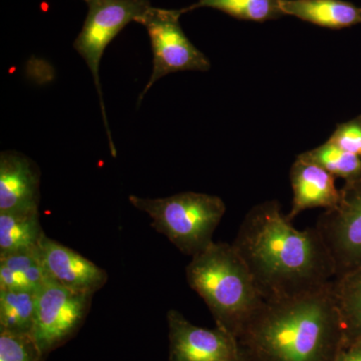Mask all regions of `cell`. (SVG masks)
Wrapping results in <instances>:
<instances>
[{
  "label": "cell",
  "instance_id": "cell-1",
  "mask_svg": "<svg viewBox=\"0 0 361 361\" xmlns=\"http://www.w3.org/2000/svg\"><path fill=\"white\" fill-rule=\"evenodd\" d=\"M232 245L265 301L310 293L336 277L334 260L315 226L296 229L275 200L250 209Z\"/></svg>",
  "mask_w": 361,
  "mask_h": 361
},
{
  "label": "cell",
  "instance_id": "cell-2",
  "mask_svg": "<svg viewBox=\"0 0 361 361\" xmlns=\"http://www.w3.org/2000/svg\"><path fill=\"white\" fill-rule=\"evenodd\" d=\"M242 361H334L345 331L332 282L318 290L264 301L237 337Z\"/></svg>",
  "mask_w": 361,
  "mask_h": 361
},
{
  "label": "cell",
  "instance_id": "cell-3",
  "mask_svg": "<svg viewBox=\"0 0 361 361\" xmlns=\"http://www.w3.org/2000/svg\"><path fill=\"white\" fill-rule=\"evenodd\" d=\"M186 276L188 284L205 301L216 326L236 339L264 304L250 271L232 244L213 242L192 257Z\"/></svg>",
  "mask_w": 361,
  "mask_h": 361
},
{
  "label": "cell",
  "instance_id": "cell-4",
  "mask_svg": "<svg viewBox=\"0 0 361 361\" xmlns=\"http://www.w3.org/2000/svg\"><path fill=\"white\" fill-rule=\"evenodd\" d=\"M129 201L137 210L148 214L156 231L191 257L213 243L214 232L226 212L224 201L219 197L196 192L157 199L130 195Z\"/></svg>",
  "mask_w": 361,
  "mask_h": 361
},
{
  "label": "cell",
  "instance_id": "cell-5",
  "mask_svg": "<svg viewBox=\"0 0 361 361\" xmlns=\"http://www.w3.org/2000/svg\"><path fill=\"white\" fill-rule=\"evenodd\" d=\"M87 4L89 6V13L82 32L75 40L73 47L85 59L94 77V85L101 101L104 127L109 135L111 152L116 157V149L111 140L104 109L99 80V65L104 49L111 44V40L115 39L126 25L132 21L137 23L149 11L151 4L149 0H87Z\"/></svg>",
  "mask_w": 361,
  "mask_h": 361
},
{
  "label": "cell",
  "instance_id": "cell-6",
  "mask_svg": "<svg viewBox=\"0 0 361 361\" xmlns=\"http://www.w3.org/2000/svg\"><path fill=\"white\" fill-rule=\"evenodd\" d=\"M183 13L185 9L171 11L151 6L137 20L148 32L154 56L153 73L140 94L139 103L153 85L169 73L210 70L209 59L190 42L180 27L179 20Z\"/></svg>",
  "mask_w": 361,
  "mask_h": 361
},
{
  "label": "cell",
  "instance_id": "cell-7",
  "mask_svg": "<svg viewBox=\"0 0 361 361\" xmlns=\"http://www.w3.org/2000/svg\"><path fill=\"white\" fill-rule=\"evenodd\" d=\"M92 297L52 282L40 289L32 336L45 356L75 336L89 314Z\"/></svg>",
  "mask_w": 361,
  "mask_h": 361
},
{
  "label": "cell",
  "instance_id": "cell-8",
  "mask_svg": "<svg viewBox=\"0 0 361 361\" xmlns=\"http://www.w3.org/2000/svg\"><path fill=\"white\" fill-rule=\"evenodd\" d=\"M315 227L334 260L336 278L361 266V177L346 182L338 204L325 210Z\"/></svg>",
  "mask_w": 361,
  "mask_h": 361
},
{
  "label": "cell",
  "instance_id": "cell-9",
  "mask_svg": "<svg viewBox=\"0 0 361 361\" xmlns=\"http://www.w3.org/2000/svg\"><path fill=\"white\" fill-rule=\"evenodd\" d=\"M167 322L169 361H242L238 341L219 327L196 326L176 310L168 311Z\"/></svg>",
  "mask_w": 361,
  "mask_h": 361
},
{
  "label": "cell",
  "instance_id": "cell-10",
  "mask_svg": "<svg viewBox=\"0 0 361 361\" xmlns=\"http://www.w3.org/2000/svg\"><path fill=\"white\" fill-rule=\"evenodd\" d=\"M47 281L70 290L94 294L109 279L108 272L47 234L35 249Z\"/></svg>",
  "mask_w": 361,
  "mask_h": 361
},
{
  "label": "cell",
  "instance_id": "cell-11",
  "mask_svg": "<svg viewBox=\"0 0 361 361\" xmlns=\"http://www.w3.org/2000/svg\"><path fill=\"white\" fill-rule=\"evenodd\" d=\"M40 171L14 151L0 154V213L39 212Z\"/></svg>",
  "mask_w": 361,
  "mask_h": 361
},
{
  "label": "cell",
  "instance_id": "cell-12",
  "mask_svg": "<svg viewBox=\"0 0 361 361\" xmlns=\"http://www.w3.org/2000/svg\"><path fill=\"white\" fill-rule=\"evenodd\" d=\"M290 180L293 199L286 217L295 219L307 209H331L341 200V191L336 186V177L322 166L299 155L292 165Z\"/></svg>",
  "mask_w": 361,
  "mask_h": 361
},
{
  "label": "cell",
  "instance_id": "cell-13",
  "mask_svg": "<svg viewBox=\"0 0 361 361\" xmlns=\"http://www.w3.org/2000/svg\"><path fill=\"white\" fill-rule=\"evenodd\" d=\"M284 16L341 30L361 23V7L343 0H279Z\"/></svg>",
  "mask_w": 361,
  "mask_h": 361
},
{
  "label": "cell",
  "instance_id": "cell-14",
  "mask_svg": "<svg viewBox=\"0 0 361 361\" xmlns=\"http://www.w3.org/2000/svg\"><path fill=\"white\" fill-rule=\"evenodd\" d=\"M44 234L39 212L0 213V257L35 251Z\"/></svg>",
  "mask_w": 361,
  "mask_h": 361
},
{
  "label": "cell",
  "instance_id": "cell-15",
  "mask_svg": "<svg viewBox=\"0 0 361 361\" xmlns=\"http://www.w3.org/2000/svg\"><path fill=\"white\" fill-rule=\"evenodd\" d=\"M47 282L35 250L0 257V289L37 294Z\"/></svg>",
  "mask_w": 361,
  "mask_h": 361
},
{
  "label": "cell",
  "instance_id": "cell-16",
  "mask_svg": "<svg viewBox=\"0 0 361 361\" xmlns=\"http://www.w3.org/2000/svg\"><path fill=\"white\" fill-rule=\"evenodd\" d=\"M345 331V346L361 341V266L332 281Z\"/></svg>",
  "mask_w": 361,
  "mask_h": 361
},
{
  "label": "cell",
  "instance_id": "cell-17",
  "mask_svg": "<svg viewBox=\"0 0 361 361\" xmlns=\"http://www.w3.org/2000/svg\"><path fill=\"white\" fill-rule=\"evenodd\" d=\"M37 295L32 292L0 289V331L32 334Z\"/></svg>",
  "mask_w": 361,
  "mask_h": 361
},
{
  "label": "cell",
  "instance_id": "cell-18",
  "mask_svg": "<svg viewBox=\"0 0 361 361\" xmlns=\"http://www.w3.org/2000/svg\"><path fill=\"white\" fill-rule=\"evenodd\" d=\"M199 7L217 9L238 20L257 23L284 16L280 9L279 0H199L194 6L184 8L185 13Z\"/></svg>",
  "mask_w": 361,
  "mask_h": 361
},
{
  "label": "cell",
  "instance_id": "cell-19",
  "mask_svg": "<svg viewBox=\"0 0 361 361\" xmlns=\"http://www.w3.org/2000/svg\"><path fill=\"white\" fill-rule=\"evenodd\" d=\"M301 155L346 182L361 177V157L343 151L331 142L327 141Z\"/></svg>",
  "mask_w": 361,
  "mask_h": 361
},
{
  "label": "cell",
  "instance_id": "cell-20",
  "mask_svg": "<svg viewBox=\"0 0 361 361\" xmlns=\"http://www.w3.org/2000/svg\"><path fill=\"white\" fill-rule=\"evenodd\" d=\"M44 357L32 334L0 331V361H44Z\"/></svg>",
  "mask_w": 361,
  "mask_h": 361
},
{
  "label": "cell",
  "instance_id": "cell-21",
  "mask_svg": "<svg viewBox=\"0 0 361 361\" xmlns=\"http://www.w3.org/2000/svg\"><path fill=\"white\" fill-rule=\"evenodd\" d=\"M329 141L343 151L361 156V116L337 126Z\"/></svg>",
  "mask_w": 361,
  "mask_h": 361
},
{
  "label": "cell",
  "instance_id": "cell-22",
  "mask_svg": "<svg viewBox=\"0 0 361 361\" xmlns=\"http://www.w3.org/2000/svg\"><path fill=\"white\" fill-rule=\"evenodd\" d=\"M334 361H361V341L345 346Z\"/></svg>",
  "mask_w": 361,
  "mask_h": 361
},
{
  "label": "cell",
  "instance_id": "cell-23",
  "mask_svg": "<svg viewBox=\"0 0 361 361\" xmlns=\"http://www.w3.org/2000/svg\"><path fill=\"white\" fill-rule=\"evenodd\" d=\"M85 2H87V0H85Z\"/></svg>",
  "mask_w": 361,
  "mask_h": 361
}]
</instances>
